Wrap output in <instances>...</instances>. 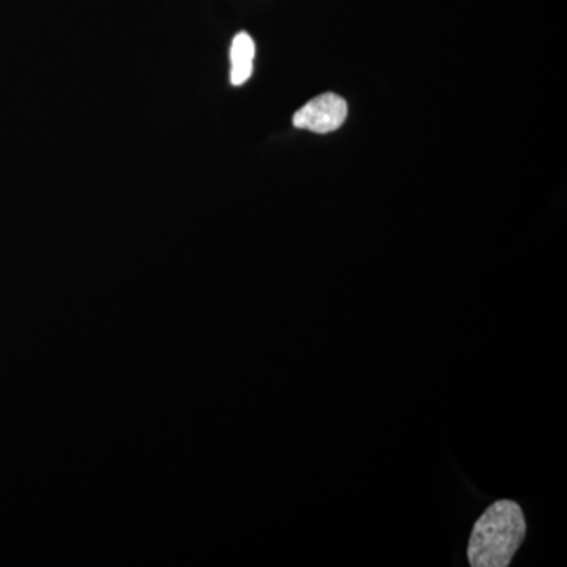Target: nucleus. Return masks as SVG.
<instances>
[{
	"instance_id": "f257e3e1",
	"label": "nucleus",
	"mask_w": 567,
	"mask_h": 567,
	"mask_svg": "<svg viewBox=\"0 0 567 567\" xmlns=\"http://www.w3.org/2000/svg\"><path fill=\"white\" fill-rule=\"evenodd\" d=\"M527 522L513 499H498L477 518L466 557L473 567H506L524 544Z\"/></svg>"
},
{
	"instance_id": "f03ea898",
	"label": "nucleus",
	"mask_w": 567,
	"mask_h": 567,
	"mask_svg": "<svg viewBox=\"0 0 567 567\" xmlns=\"http://www.w3.org/2000/svg\"><path fill=\"white\" fill-rule=\"evenodd\" d=\"M347 112L344 99L336 93H323L295 112L293 125L312 133H331L344 125Z\"/></svg>"
},
{
	"instance_id": "7ed1b4c3",
	"label": "nucleus",
	"mask_w": 567,
	"mask_h": 567,
	"mask_svg": "<svg viewBox=\"0 0 567 567\" xmlns=\"http://www.w3.org/2000/svg\"><path fill=\"white\" fill-rule=\"evenodd\" d=\"M254 55H256V44L251 35L246 32L238 33L230 48V82L234 85H244L251 78L254 70Z\"/></svg>"
}]
</instances>
